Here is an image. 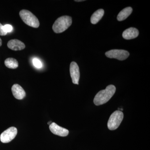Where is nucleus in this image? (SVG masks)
I'll return each instance as SVG.
<instances>
[{
    "label": "nucleus",
    "mask_w": 150,
    "mask_h": 150,
    "mask_svg": "<svg viewBox=\"0 0 150 150\" xmlns=\"http://www.w3.org/2000/svg\"><path fill=\"white\" fill-rule=\"evenodd\" d=\"M11 90L14 97L16 99H23L26 95L24 89L21 86L18 84H15L13 86Z\"/></svg>",
    "instance_id": "1a4fd4ad"
},
{
    "label": "nucleus",
    "mask_w": 150,
    "mask_h": 150,
    "mask_svg": "<svg viewBox=\"0 0 150 150\" xmlns=\"http://www.w3.org/2000/svg\"><path fill=\"white\" fill-rule=\"evenodd\" d=\"M133 9L131 7H128L123 9L118 13L117 20L119 21H123L127 18L131 14Z\"/></svg>",
    "instance_id": "f8f14e48"
},
{
    "label": "nucleus",
    "mask_w": 150,
    "mask_h": 150,
    "mask_svg": "<svg viewBox=\"0 0 150 150\" xmlns=\"http://www.w3.org/2000/svg\"><path fill=\"white\" fill-rule=\"evenodd\" d=\"M3 25L0 23V35L3 36V35H6L7 33L4 32L3 30Z\"/></svg>",
    "instance_id": "f3484780"
},
{
    "label": "nucleus",
    "mask_w": 150,
    "mask_h": 150,
    "mask_svg": "<svg viewBox=\"0 0 150 150\" xmlns=\"http://www.w3.org/2000/svg\"><path fill=\"white\" fill-rule=\"evenodd\" d=\"M139 35L138 30L135 28H130L123 31L122 36L126 40L134 39L138 37Z\"/></svg>",
    "instance_id": "9b49d317"
},
{
    "label": "nucleus",
    "mask_w": 150,
    "mask_h": 150,
    "mask_svg": "<svg viewBox=\"0 0 150 150\" xmlns=\"http://www.w3.org/2000/svg\"><path fill=\"white\" fill-rule=\"evenodd\" d=\"M49 129L53 134L60 137H67L69 134V130L59 126L54 122L49 126Z\"/></svg>",
    "instance_id": "6e6552de"
},
{
    "label": "nucleus",
    "mask_w": 150,
    "mask_h": 150,
    "mask_svg": "<svg viewBox=\"0 0 150 150\" xmlns=\"http://www.w3.org/2000/svg\"><path fill=\"white\" fill-rule=\"evenodd\" d=\"M19 15L25 24L34 28H38L40 25L38 19L30 11L22 10L19 13Z\"/></svg>",
    "instance_id": "7ed1b4c3"
},
{
    "label": "nucleus",
    "mask_w": 150,
    "mask_h": 150,
    "mask_svg": "<svg viewBox=\"0 0 150 150\" xmlns=\"http://www.w3.org/2000/svg\"><path fill=\"white\" fill-rule=\"evenodd\" d=\"M72 23V18L68 16H64L57 18L53 24V30L57 33L64 32L71 26Z\"/></svg>",
    "instance_id": "f03ea898"
},
{
    "label": "nucleus",
    "mask_w": 150,
    "mask_h": 150,
    "mask_svg": "<svg viewBox=\"0 0 150 150\" xmlns=\"http://www.w3.org/2000/svg\"><path fill=\"white\" fill-rule=\"evenodd\" d=\"M104 13V11L103 9H100L95 12L91 17V22L93 24H96L102 18Z\"/></svg>",
    "instance_id": "ddd939ff"
},
{
    "label": "nucleus",
    "mask_w": 150,
    "mask_h": 150,
    "mask_svg": "<svg viewBox=\"0 0 150 150\" xmlns=\"http://www.w3.org/2000/svg\"><path fill=\"white\" fill-rule=\"evenodd\" d=\"M105 56L110 59H115L120 61L126 60L129 56V52L124 50L113 49L106 52Z\"/></svg>",
    "instance_id": "39448f33"
},
{
    "label": "nucleus",
    "mask_w": 150,
    "mask_h": 150,
    "mask_svg": "<svg viewBox=\"0 0 150 150\" xmlns=\"http://www.w3.org/2000/svg\"><path fill=\"white\" fill-rule=\"evenodd\" d=\"M17 129L16 127H11L4 131L0 136V140L3 143L11 142L16 137Z\"/></svg>",
    "instance_id": "423d86ee"
},
{
    "label": "nucleus",
    "mask_w": 150,
    "mask_h": 150,
    "mask_svg": "<svg viewBox=\"0 0 150 150\" xmlns=\"http://www.w3.org/2000/svg\"><path fill=\"white\" fill-rule=\"evenodd\" d=\"M7 46L10 49L13 51H21L25 48V45L18 39H12L8 41Z\"/></svg>",
    "instance_id": "9d476101"
},
{
    "label": "nucleus",
    "mask_w": 150,
    "mask_h": 150,
    "mask_svg": "<svg viewBox=\"0 0 150 150\" xmlns=\"http://www.w3.org/2000/svg\"><path fill=\"white\" fill-rule=\"evenodd\" d=\"M33 64L34 66L37 68H40L42 67V64L40 60L35 59L33 60Z\"/></svg>",
    "instance_id": "dca6fc26"
},
{
    "label": "nucleus",
    "mask_w": 150,
    "mask_h": 150,
    "mask_svg": "<svg viewBox=\"0 0 150 150\" xmlns=\"http://www.w3.org/2000/svg\"><path fill=\"white\" fill-rule=\"evenodd\" d=\"M2 45V40L1 38H0V46H1Z\"/></svg>",
    "instance_id": "a211bd4d"
},
{
    "label": "nucleus",
    "mask_w": 150,
    "mask_h": 150,
    "mask_svg": "<svg viewBox=\"0 0 150 150\" xmlns=\"http://www.w3.org/2000/svg\"><path fill=\"white\" fill-rule=\"evenodd\" d=\"M4 63L6 67L9 69H16L18 67V62L14 58H8L5 61Z\"/></svg>",
    "instance_id": "4468645a"
},
{
    "label": "nucleus",
    "mask_w": 150,
    "mask_h": 150,
    "mask_svg": "<svg viewBox=\"0 0 150 150\" xmlns=\"http://www.w3.org/2000/svg\"><path fill=\"white\" fill-rule=\"evenodd\" d=\"M70 72L73 83L75 84L79 85L80 74L79 68L76 62H73L71 63Z\"/></svg>",
    "instance_id": "0eeeda50"
},
{
    "label": "nucleus",
    "mask_w": 150,
    "mask_h": 150,
    "mask_svg": "<svg viewBox=\"0 0 150 150\" xmlns=\"http://www.w3.org/2000/svg\"><path fill=\"white\" fill-rule=\"evenodd\" d=\"M115 91L116 88L113 85L107 86L105 89L97 93L94 98V103L96 105H100L106 103L113 96Z\"/></svg>",
    "instance_id": "f257e3e1"
},
{
    "label": "nucleus",
    "mask_w": 150,
    "mask_h": 150,
    "mask_svg": "<svg viewBox=\"0 0 150 150\" xmlns=\"http://www.w3.org/2000/svg\"><path fill=\"white\" fill-rule=\"evenodd\" d=\"M3 30L4 32L7 33H8L11 32L13 30V27L10 25L7 24L3 25Z\"/></svg>",
    "instance_id": "2eb2a0df"
},
{
    "label": "nucleus",
    "mask_w": 150,
    "mask_h": 150,
    "mask_svg": "<svg viewBox=\"0 0 150 150\" xmlns=\"http://www.w3.org/2000/svg\"><path fill=\"white\" fill-rule=\"evenodd\" d=\"M83 1V0H80V1H79V0H78V1H76V2H81V1Z\"/></svg>",
    "instance_id": "6ab92c4d"
},
{
    "label": "nucleus",
    "mask_w": 150,
    "mask_h": 150,
    "mask_svg": "<svg viewBox=\"0 0 150 150\" xmlns=\"http://www.w3.org/2000/svg\"><path fill=\"white\" fill-rule=\"evenodd\" d=\"M123 113L121 110H116L110 115L108 122V127L110 130H115L119 127L123 121Z\"/></svg>",
    "instance_id": "20e7f679"
}]
</instances>
